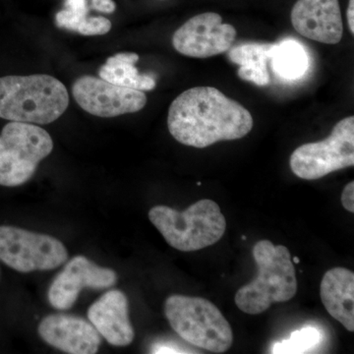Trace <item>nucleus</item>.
Instances as JSON below:
<instances>
[{
    "mask_svg": "<svg viewBox=\"0 0 354 354\" xmlns=\"http://www.w3.org/2000/svg\"><path fill=\"white\" fill-rule=\"evenodd\" d=\"M253 125L249 111L213 87L185 91L171 102L167 115L171 136L198 149L243 138Z\"/></svg>",
    "mask_w": 354,
    "mask_h": 354,
    "instance_id": "f257e3e1",
    "label": "nucleus"
},
{
    "mask_svg": "<svg viewBox=\"0 0 354 354\" xmlns=\"http://www.w3.org/2000/svg\"><path fill=\"white\" fill-rule=\"evenodd\" d=\"M69 95L64 84L46 74L0 78V118L50 124L68 108Z\"/></svg>",
    "mask_w": 354,
    "mask_h": 354,
    "instance_id": "f03ea898",
    "label": "nucleus"
},
{
    "mask_svg": "<svg viewBox=\"0 0 354 354\" xmlns=\"http://www.w3.org/2000/svg\"><path fill=\"white\" fill-rule=\"evenodd\" d=\"M253 257L257 266L256 279L242 286L234 301L241 311L258 315L272 304L286 302L297 295V279L290 251L286 246L260 241L254 245Z\"/></svg>",
    "mask_w": 354,
    "mask_h": 354,
    "instance_id": "7ed1b4c3",
    "label": "nucleus"
},
{
    "mask_svg": "<svg viewBox=\"0 0 354 354\" xmlns=\"http://www.w3.org/2000/svg\"><path fill=\"white\" fill-rule=\"evenodd\" d=\"M151 223L165 241L183 252L214 245L225 234L227 221L213 200H200L183 212L156 206L149 212Z\"/></svg>",
    "mask_w": 354,
    "mask_h": 354,
    "instance_id": "20e7f679",
    "label": "nucleus"
},
{
    "mask_svg": "<svg viewBox=\"0 0 354 354\" xmlns=\"http://www.w3.org/2000/svg\"><path fill=\"white\" fill-rule=\"evenodd\" d=\"M165 313L172 329L188 344L223 353L234 342L232 327L213 302L202 297L171 295Z\"/></svg>",
    "mask_w": 354,
    "mask_h": 354,
    "instance_id": "39448f33",
    "label": "nucleus"
},
{
    "mask_svg": "<svg viewBox=\"0 0 354 354\" xmlns=\"http://www.w3.org/2000/svg\"><path fill=\"white\" fill-rule=\"evenodd\" d=\"M53 150V139L43 128L17 121L7 123L0 134V185L17 187L28 183Z\"/></svg>",
    "mask_w": 354,
    "mask_h": 354,
    "instance_id": "423d86ee",
    "label": "nucleus"
},
{
    "mask_svg": "<svg viewBox=\"0 0 354 354\" xmlns=\"http://www.w3.org/2000/svg\"><path fill=\"white\" fill-rule=\"evenodd\" d=\"M290 165L293 174L305 180H315L353 167V116L337 122L327 139L298 147L291 155Z\"/></svg>",
    "mask_w": 354,
    "mask_h": 354,
    "instance_id": "0eeeda50",
    "label": "nucleus"
},
{
    "mask_svg": "<svg viewBox=\"0 0 354 354\" xmlns=\"http://www.w3.org/2000/svg\"><path fill=\"white\" fill-rule=\"evenodd\" d=\"M0 260L20 272L48 271L65 264L68 252L50 235L0 225Z\"/></svg>",
    "mask_w": 354,
    "mask_h": 354,
    "instance_id": "6e6552de",
    "label": "nucleus"
},
{
    "mask_svg": "<svg viewBox=\"0 0 354 354\" xmlns=\"http://www.w3.org/2000/svg\"><path fill=\"white\" fill-rule=\"evenodd\" d=\"M77 104L93 115L115 118L145 108L147 97L142 91L121 87L93 76H82L72 86Z\"/></svg>",
    "mask_w": 354,
    "mask_h": 354,
    "instance_id": "1a4fd4ad",
    "label": "nucleus"
},
{
    "mask_svg": "<svg viewBox=\"0 0 354 354\" xmlns=\"http://www.w3.org/2000/svg\"><path fill=\"white\" fill-rule=\"evenodd\" d=\"M236 30L223 24L220 14L206 12L190 18L172 37V46L181 55L194 58H208L232 48Z\"/></svg>",
    "mask_w": 354,
    "mask_h": 354,
    "instance_id": "9d476101",
    "label": "nucleus"
},
{
    "mask_svg": "<svg viewBox=\"0 0 354 354\" xmlns=\"http://www.w3.org/2000/svg\"><path fill=\"white\" fill-rule=\"evenodd\" d=\"M113 270L100 267L85 256H76L66 262L62 272L53 279L48 292V301L57 310H69L75 304L84 288L104 290L116 283Z\"/></svg>",
    "mask_w": 354,
    "mask_h": 354,
    "instance_id": "9b49d317",
    "label": "nucleus"
},
{
    "mask_svg": "<svg viewBox=\"0 0 354 354\" xmlns=\"http://www.w3.org/2000/svg\"><path fill=\"white\" fill-rule=\"evenodd\" d=\"M295 31L305 38L326 44H337L344 34L339 0H297L291 10Z\"/></svg>",
    "mask_w": 354,
    "mask_h": 354,
    "instance_id": "f8f14e48",
    "label": "nucleus"
},
{
    "mask_svg": "<svg viewBox=\"0 0 354 354\" xmlns=\"http://www.w3.org/2000/svg\"><path fill=\"white\" fill-rule=\"evenodd\" d=\"M38 330L46 344L66 353L94 354L101 346V335L80 317L53 314L41 320Z\"/></svg>",
    "mask_w": 354,
    "mask_h": 354,
    "instance_id": "ddd939ff",
    "label": "nucleus"
},
{
    "mask_svg": "<svg viewBox=\"0 0 354 354\" xmlns=\"http://www.w3.org/2000/svg\"><path fill=\"white\" fill-rule=\"evenodd\" d=\"M88 319L100 335L114 346H127L134 339L128 299L122 291L104 293L88 310Z\"/></svg>",
    "mask_w": 354,
    "mask_h": 354,
    "instance_id": "4468645a",
    "label": "nucleus"
},
{
    "mask_svg": "<svg viewBox=\"0 0 354 354\" xmlns=\"http://www.w3.org/2000/svg\"><path fill=\"white\" fill-rule=\"evenodd\" d=\"M320 297L328 313L349 332H353V272L341 267L326 272L321 281Z\"/></svg>",
    "mask_w": 354,
    "mask_h": 354,
    "instance_id": "2eb2a0df",
    "label": "nucleus"
},
{
    "mask_svg": "<svg viewBox=\"0 0 354 354\" xmlns=\"http://www.w3.org/2000/svg\"><path fill=\"white\" fill-rule=\"evenodd\" d=\"M274 44H243L230 48L228 58L239 65V78L246 82L264 87L270 83L267 64Z\"/></svg>",
    "mask_w": 354,
    "mask_h": 354,
    "instance_id": "dca6fc26",
    "label": "nucleus"
},
{
    "mask_svg": "<svg viewBox=\"0 0 354 354\" xmlns=\"http://www.w3.org/2000/svg\"><path fill=\"white\" fill-rule=\"evenodd\" d=\"M138 60L139 55L135 53H116L108 58L106 64L100 68V78L121 87L142 92L152 91L157 83L152 76L139 73L135 67Z\"/></svg>",
    "mask_w": 354,
    "mask_h": 354,
    "instance_id": "f3484780",
    "label": "nucleus"
},
{
    "mask_svg": "<svg viewBox=\"0 0 354 354\" xmlns=\"http://www.w3.org/2000/svg\"><path fill=\"white\" fill-rule=\"evenodd\" d=\"M65 8L55 16V23L60 29L76 32L83 36H97L111 31V22L106 18L88 17L86 0H66Z\"/></svg>",
    "mask_w": 354,
    "mask_h": 354,
    "instance_id": "a211bd4d",
    "label": "nucleus"
},
{
    "mask_svg": "<svg viewBox=\"0 0 354 354\" xmlns=\"http://www.w3.org/2000/svg\"><path fill=\"white\" fill-rule=\"evenodd\" d=\"M270 62L277 75L286 80L300 78L309 67L308 55L304 46L293 39L274 44Z\"/></svg>",
    "mask_w": 354,
    "mask_h": 354,
    "instance_id": "6ab92c4d",
    "label": "nucleus"
},
{
    "mask_svg": "<svg viewBox=\"0 0 354 354\" xmlns=\"http://www.w3.org/2000/svg\"><path fill=\"white\" fill-rule=\"evenodd\" d=\"M322 339V334L315 327L307 326L302 329L295 330L290 339L276 342L272 346V353L274 354H297L305 353L307 351L315 348Z\"/></svg>",
    "mask_w": 354,
    "mask_h": 354,
    "instance_id": "aec40b11",
    "label": "nucleus"
},
{
    "mask_svg": "<svg viewBox=\"0 0 354 354\" xmlns=\"http://www.w3.org/2000/svg\"><path fill=\"white\" fill-rule=\"evenodd\" d=\"M152 353H189L171 342H158L151 348Z\"/></svg>",
    "mask_w": 354,
    "mask_h": 354,
    "instance_id": "412c9836",
    "label": "nucleus"
},
{
    "mask_svg": "<svg viewBox=\"0 0 354 354\" xmlns=\"http://www.w3.org/2000/svg\"><path fill=\"white\" fill-rule=\"evenodd\" d=\"M342 204L346 211L354 213V183L351 181L346 187L344 188L342 193Z\"/></svg>",
    "mask_w": 354,
    "mask_h": 354,
    "instance_id": "4be33fe9",
    "label": "nucleus"
},
{
    "mask_svg": "<svg viewBox=\"0 0 354 354\" xmlns=\"http://www.w3.org/2000/svg\"><path fill=\"white\" fill-rule=\"evenodd\" d=\"M92 7L95 10L104 13H113L115 11L113 0H92Z\"/></svg>",
    "mask_w": 354,
    "mask_h": 354,
    "instance_id": "5701e85b",
    "label": "nucleus"
},
{
    "mask_svg": "<svg viewBox=\"0 0 354 354\" xmlns=\"http://www.w3.org/2000/svg\"><path fill=\"white\" fill-rule=\"evenodd\" d=\"M346 18H348L349 31L354 35V0H349Z\"/></svg>",
    "mask_w": 354,
    "mask_h": 354,
    "instance_id": "b1692460",
    "label": "nucleus"
},
{
    "mask_svg": "<svg viewBox=\"0 0 354 354\" xmlns=\"http://www.w3.org/2000/svg\"><path fill=\"white\" fill-rule=\"evenodd\" d=\"M291 261H292V263H295V264H298V263H299L300 260H299V258H298V257H293L292 260H291Z\"/></svg>",
    "mask_w": 354,
    "mask_h": 354,
    "instance_id": "393cba45",
    "label": "nucleus"
},
{
    "mask_svg": "<svg viewBox=\"0 0 354 354\" xmlns=\"http://www.w3.org/2000/svg\"><path fill=\"white\" fill-rule=\"evenodd\" d=\"M242 239H243V241H245V239H246L245 235H243V236H242Z\"/></svg>",
    "mask_w": 354,
    "mask_h": 354,
    "instance_id": "a878e982",
    "label": "nucleus"
}]
</instances>
